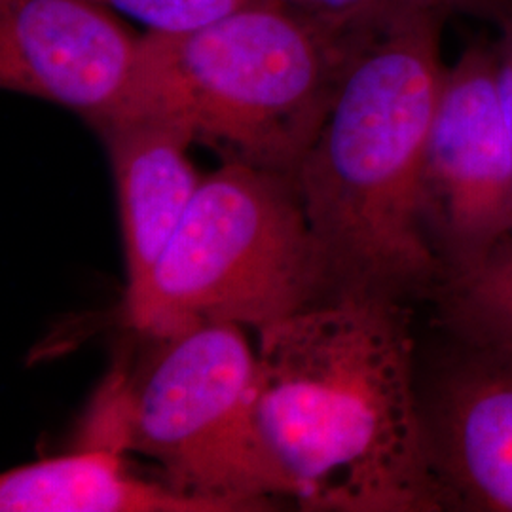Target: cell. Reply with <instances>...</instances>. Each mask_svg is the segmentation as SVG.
<instances>
[{"label": "cell", "instance_id": "cell-3", "mask_svg": "<svg viewBox=\"0 0 512 512\" xmlns=\"http://www.w3.org/2000/svg\"><path fill=\"white\" fill-rule=\"evenodd\" d=\"M370 33L323 25L283 0L184 35L145 33L139 90L126 114L165 112L222 162L294 175Z\"/></svg>", "mask_w": 512, "mask_h": 512}, {"label": "cell", "instance_id": "cell-10", "mask_svg": "<svg viewBox=\"0 0 512 512\" xmlns=\"http://www.w3.org/2000/svg\"><path fill=\"white\" fill-rule=\"evenodd\" d=\"M122 452L80 446L0 476L2 512H230L224 505L181 494L133 475Z\"/></svg>", "mask_w": 512, "mask_h": 512}, {"label": "cell", "instance_id": "cell-8", "mask_svg": "<svg viewBox=\"0 0 512 512\" xmlns=\"http://www.w3.org/2000/svg\"><path fill=\"white\" fill-rule=\"evenodd\" d=\"M421 408L444 511L512 512V355L461 346Z\"/></svg>", "mask_w": 512, "mask_h": 512}, {"label": "cell", "instance_id": "cell-13", "mask_svg": "<svg viewBox=\"0 0 512 512\" xmlns=\"http://www.w3.org/2000/svg\"><path fill=\"white\" fill-rule=\"evenodd\" d=\"M116 14L137 19L147 33L184 35L270 0H101Z\"/></svg>", "mask_w": 512, "mask_h": 512}, {"label": "cell", "instance_id": "cell-6", "mask_svg": "<svg viewBox=\"0 0 512 512\" xmlns=\"http://www.w3.org/2000/svg\"><path fill=\"white\" fill-rule=\"evenodd\" d=\"M421 222L440 283L473 272L512 239V143L494 42H475L446 65L425 150Z\"/></svg>", "mask_w": 512, "mask_h": 512}, {"label": "cell", "instance_id": "cell-1", "mask_svg": "<svg viewBox=\"0 0 512 512\" xmlns=\"http://www.w3.org/2000/svg\"><path fill=\"white\" fill-rule=\"evenodd\" d=\"M258 418L306 511H444L406 302L342 294L258 329Z\"/></svg>", "mask_w": 512, "mask_h": 512}, {"label": "cell", "instance_id": "cell-12", "mask_svg": "<svg viewBox=\"0 0 512 512\" xmlns=\"http://www.w3.org/2000/svg\"><path fill=\"white\" fill-rule=\"evenodd\" d=\"M296 12L340 31L365 33L399 19L435 14L499 16L512 12V0H283Z\"/></svg>", "mask_w": 512, "mask_h": 512}, {"label": "cell", "instance_id": "cell-2", "mask_svg": "<svg viewBox=\"0 0 512 512\" xmlns=\"http://www.w3.org/2000/svg\"><path fill=\"white\" fill-rule=\"evenodd\" d=\"M442 21L435 14L399 19L359 44L294 171L325 300L365 294L408 302L439 289L421 183L446 73Z\"/></svg>", "mask_w": 512, "mask_h": 512}, {"label": "cell", "instance_id": "cell-4", "mask_svg": "<svg viewBox=\"0 0 512 512\" xmlns=\"http://www.w3.org/2000/svg\"><path fill=\"white\" fill-rule=\"evenodd\" d=\"M141 336L145 355L103 389L80 446L145 456L169 488L230 512L294 499L260 427L258 357L241 327L213 323Z\"/></svg>", "mask_w": 512, "mask_h": 512}, {"label": "cell", "instance_id": "cell-14", "mask_svg": "<svg viewBox=\"0 0 512 512\" xmlns=\"http://www.w3.org/2000/svg\"><path fill=\"white\" fill-rule=\"evenodd\" d=\"M501 31L495 40V67H497V90L505 124L512 143V12L499 19Z\"/></svg>", "mask_w": 512, "mask_h": 512}, {"label": "cell", "instance_id": "cell-7", "mask_svg": "<svg viewBox=\"0 0 512 512\" xmlns=\"http://www.w3.org/2000/svg\"><path fill=\"white\" fill-rule=\"evenodd\" d=\"M101 0H0V84L101 129L131 110L143 37Z\"/></svg>", "mask_w": 512, "mask_h": 512}, {"label": "cell", "instance_id": "cell-9", "mask_svg": "<svg viewBox=\"0 0 512 512\" xmlns=\"http://www.w3.org/2000/svg\"><path fill=\"white\" fill-rule=\"evenodd\" d=\"M109 150L126 253V300L147 283L203 177L188 150L196 143L183 120L139 110L97 129Z\"/></svg>", "mask_w": 512, "mask_h": 512}, {"label": "cell", "instance_id": "cell-5", "mask_svg": "<svg viewBox=\"0 0 512 512\" xmlns=\"http://www.w3.org/2000/svg\"><path fill=\"white\" fill-rule=\"evenodd\" d=\"M325 296L294 175L222 162L124 313L148 336L213 323L258 330Z\"/></svg>", "mask_w": 512, "mask_h": 512}, {"label": "cell", "instance_id": "cell-11", "mask_svg": "<svg viewBox=\"0 0 512 512\" xmlns=\"http://www.w3.org/2000/svg\"><path fill=\"white\" fill-rule=\"evenodd\" d=\"M433 298L461 346L512 355V239L473 272L440 283Z\"/></svg>", "mask_w": 512, "mask_h": 512}]
</instances>
